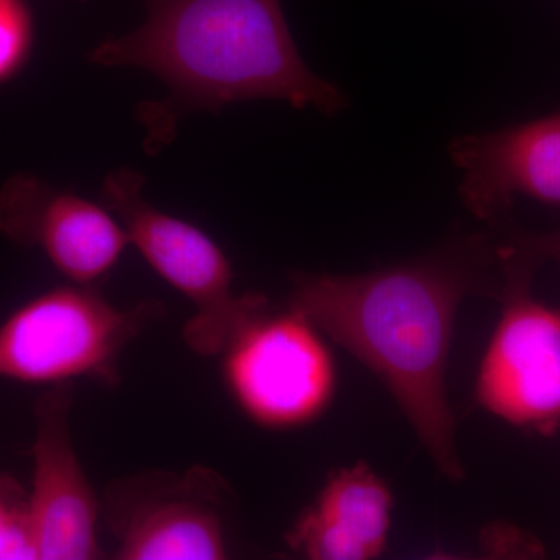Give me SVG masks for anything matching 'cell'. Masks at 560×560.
Here are the masks:
<instances>
[{"instance_id": "obj_1", "label": "cell", "mask_w": 560, "mask_h": 560, "mask_svg": "<svg viewBox=\"0 0 560 560\" xmlns=\"http://www.w3.org/2000/svg\"><path fill=\"white\" fill-rule=\"evenodd\" d=\"M500 246L478 234L363 275L291 278L289 308L349 350L393 394L438 469L464 478L447 399L448 352L464 298L493 293Z\"/></svg>"}, {"instance_id": "obj_2", "label": "cell", "mask_w": 560, "mask_h": 560, "mask_svg": "<svg viewBox=\"0 0 560 560\" xmlns=\"http://www.w3.org/2000/svg\"><path fill=\"white\" fill-rule=\"evenodd\" d=\"M136 31L105 40L91 60L145 69L171 97L145 116L150 143L167 142L180 114L232 103L282 101L337 116L345 92L302 60L280 0H142Z\"/></svg>"}, {"instance_id": "obj_3", "label": "cell", "mask_w": 560, "mask_h": 560, "mask_svg": "<svg viewBox=\"0 0 560 560\" xmlns=\"http://www.w3.org/2000/svg\"><path fill=\"white\" fill-rule=\"evenodd\" d=\"M142 187V176L120 168L106 178L103 202L147 264L194 305L183 330L186 345L197 355H220L249 323L268 312L267 298L235 294L224 250L200 228L150 205Z\"/></svg>"}, {"instance_id": "obj_4", "label": "cell", "mask_w": 560, "mask_h": 560, "mask_svg": "<svg viewBox=\"0 0 560 560\" xmlns=\"http://www.w3.org/2000/svg\"><path fill=\"white\" fill-rule=\"evenodd\" d=\"M161 311L154 302L120 311L79 283L46 291L0 324V378L47 386L92 378L113 385L121 352Z\"/></svg>"}, {"instance_id": "obj_5", "label": "cell", "mask_w": 560, "mask_h": 560, "mask_svg": "<svg viewBox=\"0 0 560 560\" xmlns=\"http://www.w3.org/2000/svg\"><path fill=\"white\" fill-rule=\"evenodd\" d=\"M500 249L504 307L475 396L497 418L550 436L560 429V312L530 298L539 259L511 237Z\"/></svg>"}, {"instance_id": "obj_6", "label": "cell", "mask_w": 560, "mask_h": 560, "mask_svg": "<svg viewBox=\"0 0 560 560\" xmlns=\"http://www.w3.org/2000/svg\"><path fill=\"white\" fill-rule=\"evenodd\" d=\"M223 374L254 422L296 429L319 418L335 390V366L319 330L300 313L249 323L224 349Z\"/></svg>"}, {"instance_id": "obj_7", "label": "cell", "mask_w": 560, "mask_h": 560, "mask_svg": "<svg viewBox=\"0 0 560 560\" xmlns=\"http://www.w3.org/2000/svg\"><path fill=\"white\" fill-rule=\"evenodd\" d=\"M230 499L226 481L206 467L143 471L113 482L105 512L117 540L114 559H226Z\"/></svg>"}, {"instance_id": "obj_8", "label": "cell", "mask_w": 560, "mask_h": 560, "mask_svg": "<svg viewBox=\"0 0 560 560\" xmlns=\"http://www.w3.org/2000/svg\"><path fill=\"white\" fill-rule=\"evenodd\" d=\"M72 383L49 386L35 404L28 511L39 559H102L98 501L69 430Z\"/></svg>"}, {"instance_id": "obj_9", "label": "cell", "mask_w": 560, "mask_h": 560, "mask_svg": "<svg viewBox=\"0 0 560 560\" xmlns=\"http://www.w3.org/2000/svg\"><path fill=\"white\" fill-rule=\"evenodd\" d=\"M0 232L38 248L61 275L90 285L113 270L130 245L106 206L55 189L32 175H16L0 189Z\"/></svg>"}, {"instance_id": "obj_10", "label": "cell", "mask_w": 560, "mask_h": 560, "mask_svg": "<svg viewBox=\"0 0 560 560\" xmlns=\"http://www.w3.org/2000/svg\"><path fill=\"white\" fill-rule=\"evenodd\" d=\"M460 171L459 197L490 224L506 219L515 198L560 208V109L495 131L470 132L448 143Z\"/></svg>"}, {"instance_id": "obj_11", "label": "cell", "mask_w": 560, "mask_h": 560, "mask_svg": "<svg viewBox=\"0 0 560 560\" xmlns=\"http://www.w3.org/2000/svg\"><path fill=\"white\" fill-rule=\"evenodd\" d=\"M393 497L360 463L335 471L287 534L294 552L313 560H371L385 550Z\"/></svg>"}, {"instance_id": "obj_12", "label": "cell", "mask_w": 560, "mask_h": 560, "mask_svg": "<svg viewBox=\"0 0 560 560\" xmlns=\"http://www.w3.org/2000/svg\"><path fill=\"white\" fill-rule=\"evenodd\" d=\"M39 559L28 495L13 478L0 477V560Z\"/></svg>"}, {"instance_id": "obj_13", "label": "cell", "mask_w": 560, "mask_h": 560, "mask_svg": "<svg viewBox=\"0 0 560 560\" xmlns=\"http://www.w3.org/2000/svg\"><path fill=\"white\" fill-rule=\"evenodd\" d=\"M32 44V14L24 0H0V83L20 72Z\"/></svg>"}, {"instance_id": "obj_14", "label": "cell", "mask_w": 560, "mask_h": 560, "mask_svg": "<svg viewBox=\"0 0 560 560\" xmlns=\"http://www.w3.org/2000/svg\"><path fill=\"white\" fill-rule=\"evenodd\" d=\"M510 237L523 248L528 249L539 260L551 259L560 265V231L547 234H528V232H512Z\"/></svg>"}]
</instances>
